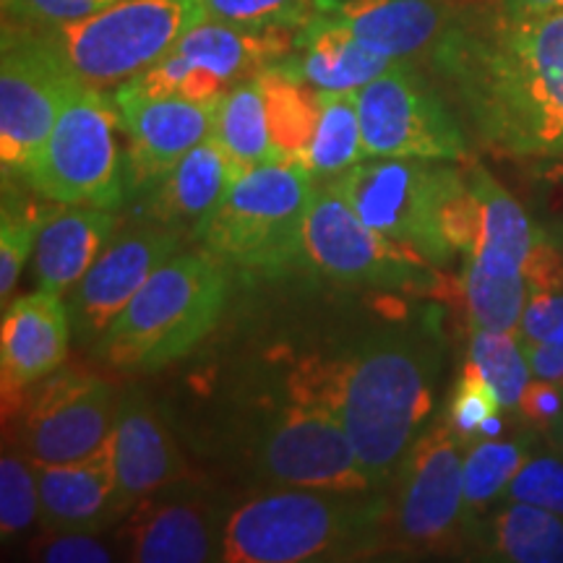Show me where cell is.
I'll list each match as a JSON object with an SVG mask.
<instances>
[{
  "instance_id": "18",
  "label": "cell",
  "mask_w": 563,
  "mask_h": 563,
  "mask_svg": "<svg viewBox=\"0 0 563 563\" xmlns=\"http://www.w3.org/2000/svg\"><path fill=\"white\" fill-rule=\"evenodd\" d=\"M217 102H194L183 97H150L121 84L115 104L121 129L129 136L125 180L133 191L157 188L165 175L194 146L211 136L217 121Z\"/></svg>"
},
{
  "instance_id": "5",
  "label": "cell",
  "mask_w": 563,
  "mask_h": 563,
  "mask_svg": "<svg viewBox=\"0 0 563 563\" xmlns=\"http://www.w3.org/2000/svg\"><path fill=\"white\" fill-rule=\"evenodd\" d=\"M316 194L300 159L253 167L230 186L201 243L230 272L272 279L306 262L302 228Z\"/></svg>"
},
{
  "instance_id": "25",
  "label": "cell",
  "mask_w": 563,
  "mask_h": 563,
  "mask_svg": "<svg viewBox=\"0 0 563 563\" xmlns=\"http://www.w3.org/2000/svg\"><path fill=\"white\" fill-rule=\"evenodd\" d=\"M295 47L300 55L285 63L319 91H357L394 66L391 58L363 45L332 13L316 11L298 30Z\"/></svg>"
},
{
  "instance_id": "29",
  "label": "cell",
  "mask_w": 563,
  "mask_h": 563,
  "mask_svg": "<svg viewBox=\"0 0 563 563\" xmlns=\"http://www.w3.org/2000/svg\"><path fill=\"white\" fill-rule=\"evenodd\" d=\"M496 561L563 563V517L532 504L511 501L477 532Z\"/></svg>"
},
{
  "instance_id": "23",
  "label": "cell",
  "mask_w": 563,
  "mask_h": 563,
  "mask_svg": "<svg viewBox=\"0 0 563 563\" xmlns=\"http://www.w3.org/2000/svg\"><path fill=\"white\" fill-rule=\"evenodd\" d=\"M112 449H115L118 488L129 509L150 493L191 481V470L170 428L141 397H129L121 402L112 428Z\"/></svg>"
},
{
  "instance_id": "36",
  "label": "cell",
  "mask_w": 563,
  "mask_h": 563,
  "mask_svg": "<svg viewBox=\"0 0 563 563\" xmlns=\"http://www.w3.org/2000/svg\"><path fill=\"white\" fill-rule=\"evenodd\" d=\"M501 399L493 391V386L485 382L481 368L473 361L464 363V368L456 378L452 397H449L446 426L460 435L464 443L481 441V431L485 420L493 415H501Z\"/></svg>"
},
{
  "instance_id": "2",
  "label": "cell",
  "mask_w": 563,
  "mask_h": 563,
  "mask_svg": "<svg viewBox=\"0 0 563 563\" xmlns=\"http://www.w3.org/2000/svg\"><path fill=\"white\" fill-rule=\"evenodd\" d=\"M435 371L431 342L386 336L336 361L300 363L287 378V394L340 418L378 490L394 481L431 418Z\"/></svg>"
},
{
  "instance_id": "46",
  "label": "cell",
  "mask_w": 563,
  "mask_h": 563,
  "mask_svg": "<svg viewBox=\"0 0 563 563\" xmlns=\"http://www.w3.org/2000/svg\"><path fill=\"white\" fill-rule=\"evenodd\" d=\"M97 3H102V5H108V3H115V0H97Z\"/></svg>"
},
{
  "instance_id": "8",
  "label": "cell",
  "mask_w": 563,
  "mask_h": 563,
  "mask_svg": "<svg viewBox=\"0 0 563 563\" xmlns=\"http://www.w3.org/2000/svg\"><path fill=\"white\" fill-rule=\"evenodd\" d=\"M115 97L79 87L60 110L51 136L30 165V183L66 207L115 209L123 201V159L118 150Z\"/></svg>"
},
{
  "instance_id": "37",
  "label": "cell",
  "mask_w": 563,
  "mask_h": 563,
  "mask_svg": "<svg viewBox=\"0 0 563 563\" xmlns=\"http://www.w3.org/2000/svg\"><path fill=\"white\" fill-rule=\"evenodd\" d=\"M209 19L243 26H292L311 19L313 0H201Z\"/></svg>"
},
{
  "instance_id": "28",
  "label": "cell",
  "mask_w": 563,
  "mask_h": 563,
  "mask_svg": "<svg viewBox=\"0 0 563 563\" xmlns=\"http://www.w3.org/2000/svg\"><path fill=\"white\" fill-rule=\"evenodd\" d=\"M211 136L220 141L222 150L228 152L238 175L249 173L253 167L269 165V162L285 159L272 141L262 84H258L256 76L235 84L220 97Z\"/></svg>"
},
{
  "instance_id": "38",
  "label": "cell",
  "mask_w": 563,
  "mask_h": 563,
  "mask_svg": "<svg viewBox=\"0 0 563 563\" xmlns=\"http://www.w3.org/2000/svg\"><path fill=\"white\" fill-rule=\"evenodd\" d=\"M504 498L519 504H532L563 517V460L553 454H538L525 462L514 475Z\"/></svg>"
},
{
  "instance_id": "21",
  "label": "cell",
  "mask_w": 563,
  "mask_h": 563,
  "mask_svg": "<svg viewBox=\"0 0 563 563\" xmlns=\"http://www.w3.org/2000/svg\"><path fill=\"white\" fill-rule=\"evenodd\" d=\"M34 467L40 485V522L45 530L100 532L131 511L118 488L112 433L100 449L81 460Z\"/></svg>"
},
{
  "instance_id": "20",
  "label": "cell",
  "mask_w": 563,
  "mask_h": 563,
  "mask_svg": "<svg viewBox=\"0 0 563 563\" xmlns=\"http://www.w3.org/2000/svg\"><path fill=\"white\" fill-rule=\"evenodd\" d=\"M70 311L58 292L37 290L13 300L0 327L3 415L24 410L32 386L60 368L70 344Z\"/></svg>"
},
{
  "instance_id": "12",
  "label": "cell",
  "mask_w": 563,
  "mask_h": 563,
  "mask_svg": "<svg viewBox=\"0 0 563 563\" xmlns=\"http://www.w3.org/2000/svg\"><path fill=\"white\" fill-rule=\"evenodd\" d=\"M256 473L277 488H311L347 496L376 490L336 415L319 402L292 397L258 428Z\"/></svg>"
},
{
  "instance_id": "32",
  "label": "cell",
  "mask_w": 563,
  "mask_h": 563,
  "mask_svg": "<svg viewBox=\"0 0 563 563\" xmlns=\"http://www.w3.org/2000/svg\"><path fill=\"white\" fill-rule=\"evenodd\" d=\"M467 361L481 368L485 382L501 399L504 410L519 407L532 371L517 332H493V329L473 327Z\"/></svg>"
},
{
  "instance_id": "17",
  "label": "cell",
  "mask_w": 563,
  "mask_h": 563,
  "mask_svg": "<svg viewBox=\"0 0 563 563\" xmlns=\"http://www.w3.org/2000/svg\"><path fill=\"white\" fill-rule=\"evenodd\" d=\"M188 483V481H186ZM175 483L139 498L118 527V545L139 563L222 561L224 525L217 506L199 490Z\"/></svg>"
},
{
  "instance_id": "35",
  "label": "cell",
  "mask_w": 563,
  "mask_h": 563,
  "mask_svg": "<svg viewBox=\"0 0 563 563\" xmlns=\"http://www.w3.org/2000/svg\"><path fill=\"white\" fill-rule=\"evenodd\" d=\"M40 519L37 467L30 456L5 449L0 460V532L3 538L24 532Z\"/></svg>"
},
{
  "instance_id": "27",
  "label": "cell",
  "mask_w": 563,
  "mask_h": 563,
  "mask_svg": "<svg viewBox=\"0 0 563 563\" xmlns=\"http://www.w3.org/2000/svg\"><path fill=\"white\" fill-rule=\"evenodd\" d=\"M256 79L262 84L274 146L285 159H302L319 125L321 91L292 74L285 60L264 68Z\"/></svg>"
},
{
  "instance_id": "24",
  "label": "cell",
  "mask_w": 563,
  "mask_h": 563,
  "mask_svg": "<svg viewBox=\"0 0 563 563\" xmlns=\"http://www.w3.org/2000/svg\"><path fill=\"white\" fill-rule=\"evenodd\" d=\"M238 178L241 175L220 141L214 136L203 139L157 186L152 201L154 220L178 230L180 235L201 238Z\"/></svg>"
},
{
  "instance_id": "42",
  "label": "cell",
  "mask_w": 563,
  "mask_h": 563,
  "mask_svg": "<svg viewBox=\"0 0 563 563\" xmlns=\"http://www.w3.org/2000/svg\"><path fill=\"white\" fill-rule=\"evenodd\" d=\"M522 350L534 378H545V382L563 384V344L522 342Z\"/></svg>"
},
{
  "instance_id": "34",
  "label": "cell",
  "mask_w": 563,
  "mask_h": 563,
  "mask_svg": "<svg viewBox=\"0 0 563 563\" xmlns=\"http://www.w3.org/2000/svg\"><path fill=\"white\" fill-rule=\"evenodd\" d=\"M45 214L47 211L34 207V203L9 199V194H5L3 222H0V298L3 302L11 300L21 269L34 253Z\"/></svg>"
},
{
  "instance_id": "16",
  "label": "cell",
  "mask_w": 563,
  "mask_h": 563,
  "mask_svg": "<svg viewBox=\"0 0 563 563\" xmlns=\"http://www.w3.org/2000/svg\"><path fill=\"white\" fill-rule=\"evenodd\" d=\"M118 410L115 389L104 378L58 368L26 397L21 449L34 464L76 462L110 439Z\"/></svg>"
},
{
  "instance_id": "10",
  "label": "cell",
  "mask_w": 563,
  "mask_h": 563,
  "mask_svg": "<svg viewBox=\"0 0 563 563\" xmlns=\"http://www.w3.org/2000/svg\"><path fill=\"white\" fill-rule=\"evenodd\" d=\"M483 201L481 235L464 256L462 298L473 327L517 332L527 306V262L540 230L530 211L481 165L467 167Z\"/></svg>"
},
{
  "instance_id": "40",
  "label": "cell",
  "mask_w": 563,
  "mask_h": 563,
  "mask_svg": "<svg viewBox=\"0 0 563 563\" xmlns=\"http://www.w3.org/2000/svg\"><path fill=\"white\" fill-rule=\"evenodd\" d=\"M97 0H3V21L24 26H60L100 11Z\"/></svg>"
},
{
  "instance_id": "1",
  "label": "cell",
  "mask_w": 563,
  "mask_h": 563,
  "mask_svg": "<svg viewBox=\"0 0 563 563\" xmlns=\"http://www.w3.org/2000/svg\"><path fill=\"white\" fill-rule=\"evenodd\" d=\"M431 60L485 146L511 157L563 152V11L511 19L473 0Z\"/></svg>"
},
{
  "instance_id": "30",
  "label": "cell",
  "mask_w": 563,
  "mask_h": 563,
  "mask_svg": "<svg viewBox=\"0 0 563 563\" xmlns=\"http://www.w3.org/2000/svg\"><path fill=\"white\" fill-rule=\"evenodd\" d=\"M368 159L363 146L355 91H321V112L302 165L316 178L334 180Z\"/></svg>"
},
{
  "instance_id": "41",
  "label": "cell",
  "mask_w": 563,
  "mask_h": 563,
  "mask_svg": "<svg viewBox=\"0 0 563 563\" xmlns=\"http://www.w3.org/2000/svg\"><path fill=\"white\" fill-rule=\"evenodd\" d=\"M563 384L559 382H545V378H538V382L527 384V389L519 399L517 410L525 415L527 420L532 422L534 428H551L559 415L563 412Z\"/></svg>"
},
{
  "instance_id": "39",
  "label": "cell",
  "mask_w": 563,
  "mask_h": 563,
  "mask_svg": "<svg viewBox=\"0 0 563 563\" xmlns=\"http://www.w3.org/2000/svg\"><path fill=\"white\" fill-rule=\"evenodd\" d=\"M32 559L51 563H108L112 551L91 530H45L32 543Z\"/></svg>"
},
{
  "instance_id": "33",
  "label": "cell",
  "mask_w": 563,
  "mask_h": 563,
  "mask_svg": "<svg viewBox=\"0 0 563 563\" xmlns=\"http://www.w3.org/2000/svg\"><path fill=\"white\" fill-rule=\"evenodd\" d=\"M525 159V207L548 241L563 249V152Z\"/></svg>"
},
{
  "instance_id": "13",
  "label": "cell",
  "mask_w": 563,
  "mask_h": 563,
  "mask_svg": "<svg viewBox=\"0 0 563 563\" xmlns=\"http://www.w3.org/2000/svg\"><path fill=\"white\" fill-rule=\"evenodd\" d=\"M84 84L70 74L42 30L3 21L0 55V162L26 173L60 110Z\"/></svg>"
},
{
  "instance_id": "7",
  "label": "cell",
  "mask_w": 563,
  "mask_h": 563,
  "mask_svg": "<svg viewBox=\"0 0 563 563\" xmlns=\"http://www.w3.org/2000/svg\"><path fill=\"white\" fill-rule=\"evenodd\" d=\"M329 183L368 228L389 241L407 245L433 266L456 256L443 238V211L464 183V170L439 159L368 157Z\"/></svg>"
},
{
  "instance_id": "11",
  "label": "cell",
  "mask_w": 563,
  "mask_h": 563,
  "mask_svg": "<svg viewBox=\"0 0 563 563\" xmlns=\"http://www.w3.org/2000/svg\"><path fill=\"white\" fill-rule=\"evenodd\" d=\"M292 26H243L203 19L165 58L125 84L150 97L214 102L245 76H258L290 53Z\"/></svg>"
},
{
  "instance_id": "44",
  "label": "cell",
  "mask_w": 563,
  "mask_h": 563,
  "mask_svg": "<svg viewBox=\"0 0 563 563\" xmlns=\"http://www.w3.org/2000/svg\"><path fill=\"white\" fill-rule=\"evenodd\" d=\"M548 433H551L553 443H555V446H559V452L563 454V412L559 415V420H555L553 426L548 428Z\"/></svg>"
},
{
  "instance_id": "14",
  "label": "cell",
  "mask_w": 563,
  "mask_h": 563,
  "mask_svg": "<svg viewBox=\"0 0 563 563\" xmlns=\"http://www.w3.org/2000/svg\"><path fill=\"white\" fill-rule=\"evenodd\" d=\"M302 253L323 277L355 287H420L433 279L431 262L368 228L332 183L316 188L302 228Z\"/></svg>"
},
{
  "instance_id": "19",
  "label": "cell",
  "mask_w": 563,
  "mask_h": 563,
  "mask_svg": "<svg viewBox=\"0 0 563 563\" xmlns=\"http://www.w3.org/2000/svg\"><path fill=\"white\" fill-rule=\"evenodd\" d=\"M183 235L165 224H144L118 238L97 256L70 292V321L81 342H97L144 282L178 253Z\"/></svg>"
},
{
  "instance_id": "15",
  "label": "cell",
  "mask_w": 563,
  "mask_h": 563,
  "mask_svg": "<svg viewBox=\"0 0 563 563\" xmlns=\"http://www.w3.org/2000/svg\"><path fill=\"white\" fill-rule=\"evenodd\" d=\"M363 146L368 157L454 162L467 157V141L435 91L405 63L355 91Z\"/></svg>"
},
{
  "instance_id": "26",
  "label": "cell",
  "mask_w": 563,
  "mask_h": 563,
  "mask_svg": "<svg viewBox=\"0 0 563 563\" xmlns=\"http://www.w3.org/2000/svg\"><path fill=\"white\" fill-rule=\"evenodd\" d=\"M112 230H115V220L108 214V209L74 207L47 211L32 256L40 290L58 295L74 290L108 245Z\"/></svg>"
},
{
  "instance_id": "3",
  "label": "cell",
  "mask_w": 563,
  "mask_h": 563,
  "mask_svg": "<svg viewBox=\"0 0 563 563\" xmlns=\"http://www.w3.org/2000/svg\"><path fill=\"white\" fill-rule=\"evenodd\" d=\"M386 501L311 488H277L238 506L224 525L222 561L308 563L368 555L382 543Z\"/></svg>"
},
{
  "instance_id": "22",
  "label": "cell",
  "mask_w": 563,
  "mask_h": 563,
  "mask_svg": "<svg viewBox=\"0 0 563 563\" xmlns=\"http://www.w3.org/2000/svg\"><path fill=\"white\" fill-rule=\"evenodd\" d=\"M473 0H344L332 13L363 45L394 63L433 53Z\"/></svg>"
},
{
  "instance_id": "6",
  "label": "cell",
  "mask_w": 563,
  "mask_h": 563,
  "mask_svg": "<svg viewBox=\"0 0 563 563\" xmlns=\"http://www.w3.org/2000/svg\"><path fill=\"white\" fill-rule=\"evenodd\" d=\"M203 19L201 0H115L42 34L84 87L104 91L165 58Z\"/></svg>"
},
{
  "instance_id": "4",
  "label": "cell",
  "mask_w": 563,
  "mask_h": 563,
  "mask_svg": "<svg viewBox=\"0 0 563 563\" xmlns=\"http://www.w3.org/2000/svg\"><path fill=\"white\" fill-rule=\"evenodd\" d=\"M228 295L230 269L214 253H175L97 340V355L118 371L165 368L217 327Z\"/></svg>"
},
{
  "instance_id": "31",
  "label": "cell",
  "mask_w": 563,
  "mask_h": 563,
  "mask_svg": "<svg viewBox=\"0 0 563 563\" xmlns=\"http://www.w3.org/2000/svg\"><path fill=\"white\" fill-rule=\"evenodd\" d=\"M530 449V435H517L509 441L481 439L467 443V452H464V504H467L470 517L485 511L496 498L504 496L514 475L532 456Z\"/></svg>"
},
{
  "instance_id": "43",
  "label": "cell",
  "mask_w": 563,
  "mask_h": 563,
  "mask_svg": "<svg viewBox=\"0 0 563 563\" xmlns=\"http://www.w3.org/2000/svg\"><path fill=\"white\" fill-rule=\"evenodd\" d=\"M493 3L511 19H532L563 11V0H493Z\"/></svg>"
},
{
  "instance_id": "45",
  "label": "cell",
  "mask_w": 563,
  "mask_h": 563,
  "mask_svg": "<svg viewBox=\"0 0 563 563\" xmlns=\"http://www.w3.org/2000/svg\"><path fill=\"white\" fill-rule=\"evenodd\" d=\"M340 3H344V0H313V11H319V13L332 11V9H336V5H340Z\"/></svg>"
},
{
  "instance_id": "9",
  "label": "cell",
  "mask_w": 563,
  "mask_h": 563,
  "mask_svg": "<svg viewBox=\"0 0 563 563\" xmlns=\"http://www.w3.org/2000/svg\"><path fill=\"white\" fill-rule=\"evenodd\" d=\"M464 443L449 426H433L407 452L394 475L382 543L407 553L454 551L470 532L464 504Z\"/></svg>"
}]
</instances>
